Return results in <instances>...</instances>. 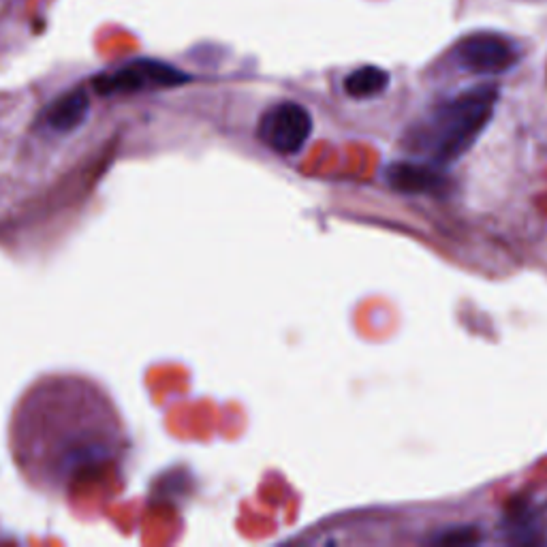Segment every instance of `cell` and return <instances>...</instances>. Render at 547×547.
Returning <instances> with one entry per match:
<instances>
[{
  "label": "cell",
  "mask_w": 547,
  "mask_h": 547,
  "mask_svg": "<svg viewBox=\"0 0 547 547\" xmlns=\"http://www.w3.org/2000/svg\"><path fill=\"white\" fill-rule=\"evenodd\" d=\"M127 436L103 389L54 377L28 389L11 419V451L22 475L50 494L120 458Z\"/></svg>",
  "instance_id": "obj_1"
},
{
  "label": "cell",
  "mask_w": 547,
  "mask_h": 547,
  "mask_svg": "<svg viewBox=\"0 0 547 547\" xmlns=\"http://www.w3.org/2000/svg\"><path fill=\"white\" fill-rule=\"evenodd\" d=\"M496 101L498 88L486 84L434 105L404 135L406 150L441 167L456 163L488 129Z\"/></svg>",
  "instance_id": "obj_2"
},
{
  "label": "cell",
  "mask_w": 547,
  "mask_h": 547,
  "mask_svg": "<svg viewBox=\"0 0 547 547\" xmlns=\"http://www.w3.org/2000/svg\"><path fill=\"white\" fill-rule=\"evenodd\" d=\"M312 133V116L300 103L285 101L270 107L259 120L261 144L278 154H298Z\"/></svg>",
  "instance_id": "obj_3"
},
{
  "label": "cell",
  "mask_w": 547,
  "mask_h": 547,
  "mask_svg": "<svg viewBox=\"0 0 547 547\" xmlns=\"http://www.w3.org/2000/svg\"><path fill=\"white\" fill-rule=\"evenodd\" d=\"M458 65L475 75H500L518 65L522 52L511 39L496 33H475L464 37L456 50Z\"/></svg>",
  "instance_id": "obj_4"
},
{
  "label": "cell",
  "mask_w": 547,
  "mask_h": 547,
  "mask_svg": "<svg viewBox=\"0 0 547 547\" xmlns=\"http://www.w3.org/2000/svg\"><path fill=\"white\" fill-rule=\"evenodd\" d=\"M189 80L178 69L156 60H137L114 73L101 75L95 82L101 95H116V92H139L146 88L178 86Z\"/></svg>",
  "instance_id": "obj_5"
},
{
  "label": "cell",
  "mask_w": 547,
  "mask_h": 547,
  "mask_svg": "<svg viewBox=\"0 0 547 547\" xmlns=\"http://www.w3.org/2000/svg\"><path fill=\"white\" fill-rule=\"evenodd\" d=\"M387 184L398 193L406 195H443L449 189V178L441 165L398 161L385 171Z\"/></svg>",
  "instance_id": "obj_6"
},
{
  "label": "cell",
  "mask_w": 547,
  "mask_h": 547,
  "mask_svg": "<svg viewBox=\"0 0 547 547\" xmlns=\"http://www.w3.org/2000/svg\"><path fill=\"white\" fill-rule=\"evenodd\" d=\"M389 80H392V77H389L385 69L366 65V67L355 69L353 73L345 77V92L351 99H357V101L374 99L387 90Z\"/></svg>",
  "instance_id": "obj_7"
},
{
  "label": "cell",
  "mask_w": 547,
  "mask_h": 547,
  "mask_svg": "<svg viewBox=\"0 0 547 547\" xmlns=\"http://www.w3.org/2000/svg\"><path fill=\"white\" fill-rule=\"evenodd\" d=\"M477 537H473V530H462V533H458L456 537H451V535H443L441 537V543H453V541H458V543H471L475 541Z\"/></svg>",
  "instance_id": "obj_8"
}]
</instances>
